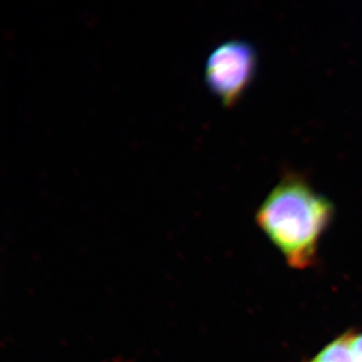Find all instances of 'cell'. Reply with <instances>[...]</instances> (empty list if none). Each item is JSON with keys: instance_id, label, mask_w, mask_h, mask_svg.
Here are the masks:
<instances>
[{"instance_id": "277c9868", "label": "cell", "mask_w": 362, "mask_h": 362, "mask_svg": "<svg viewBox=\"0 0 362 362\" xmlns=\"http://www.w3.org/2000/svg\"><path fill=\"white\" fill-rule=\"evenodd\" d=\"M351 344L356 362H362V332H357V331L354 330Z\"/></svg>"}, {"instance_id": "6da1fadb", "label": "cell", "mask_w": 362, "mask_h": 362, "mask_svg": "<svg viewBox=\"0 0 362 362\" xmlns=\"http://www.w3.org/2000/svg\"><path fill=\"white\" fill-rule=\"evenodd\" d=\"M334 214L326 195L304 176L288 171L259 204L255 220L290 268L306 270L315 263L319 243Z\"/></svg>"}, {"instance_id": "7a4b0ae2", "label": "cell", "mask_w": 362, "mask_h": 362, "mask_svg": "<svg viewBox=\"0 0 362 362\" xmlns=\"http://www.w3.org/2000/svg\"><path fill=\"white\" fill-rule=\"evenodd\" d=\"M258 69V52L245 40H228L209 52L204 64L206 88L223 106L232 107L244 96Z\"/></svg>"}, {"instance_id": "3957f363", "label": "cell", "mask_w": 362, "mask_h": 362, "mask_svg": "<svg viewBox=\"0 0 362 362\" xmlns=\"http://www.w3.org/2000/svg\"><path fill=\"white\" fill-rule=\"evenodd\" d=\"M352 333L354 330L345 331L307 362H356L352 349Z\"/></svg>"}]
</instances>
